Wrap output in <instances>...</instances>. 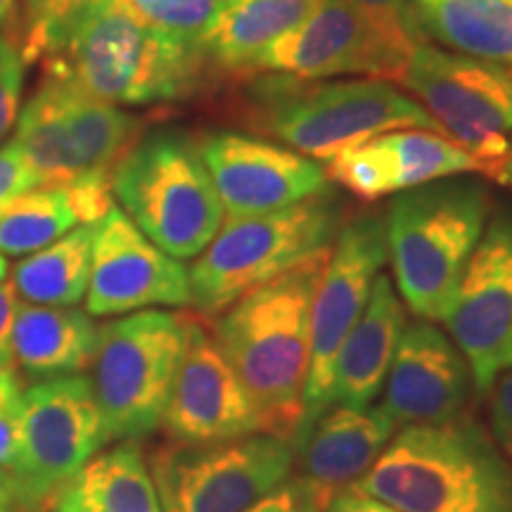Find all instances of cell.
<instances>
[{
	"label": "cell",
	"instance_id": "d4e9b609",
	"mask_svg": "<svg viewBox=\"0 0 512 512\" xmlns=\"http://www.w3.org/2000/svg\"><path fill=\"white\" fill-rule=\"evenodd\" d=\"M418 43L512 69V0H406Z\"/></svg>",
	"mask_w": 512,
	"mask_h": 512
},
{
	"label": "cell",
	"instance_id": "1f68e13d",
	"mask_svg": "<svg viewBox=\"0 0 512 512\" xmlns=\"http://www.w3.org/2000/svg\"><path fill=\"white\" fill-rule=\"evenodd\" d=\"M347 3L373 19L377 27L387 31L394 41L411 48L418 46V36L413 31L406 0H347Z\"/></svg>",
	"mask_w": 512,
	"mask_h": 512
},
{
	"label": "cell",
	"instance_id": "4fadbf2b",
	"mask_svg": "<svg viewBox=\"0 0 512 512\" xmlns=\"http://www.w3.org/2000/svg\"><path fill=\"white\" fill-rule=\"evenodd\" d=\"M384 264H387L384 216L358 214L342 223L313 297L311 368L306 380L302 420L292 444L325 411V396H328L337 351L366 311L375 278L382 273Z\"/></svg>",
	"mask_w": 512,
	"mask_h": 512
},
{
	"label": "cell",
	"instance_id": "f1b7e54d",
	"mask_svg": "<svg viewBox=\"0 0 512 512\" xmlns=\"http://www.w3.org/2000/svg\"><path fill=\"white\" fill-rule=\"evenodd\" d=\"M223 5L226 0H162L138 17L171 41L200 50L202 36L207 34Z\"/></svg>",
	"mask_w": 512,
	"mask_h": 512
},
{
	"label": "cell",
	"instance_id": "b9f144b4",
	"mask_svg": "<svg viewBox=\"0 0 512 512\" xmlns=\"http://www.w3.org/2000/svg\"><path fill=\"white\" fill-rule=\"evenodd\" d=\"M8 508H15V503H12L8 486H5L3 482H0V512L8 510Z\"/></svg>",
	"mask_w": 512,
	"mask_h": 512
},
{
	"label": "cell",
	"instance_id": "f546056e",
	"mask_svg": "<svg viewBox=\"0 0 512 512\" xmlns=\"http://www.w3.org/2000/svg\"><path fill=\"white\" fill-rule=\"evenodd\" d=\"M24 411V384L17 368L0 370V482L5 484L17 456Z\"/></svg>",
	"mask_w": 512,
	"mask_h": 512
},
{
	"label": "cell",
	"instance_id": "44dd1931",
	"mask_svg": "<svg viewBox=\"0 0 512 512\" xmlns=\"http://www.w3.org/2000/svg\"><path fill=\"white\" fill-rule=\"evenodd\" d=\"M399 425L380 406H332L294 441L297 479L323 498L347 491L377 463Z\"/></svg>",
	"mask_w": 512,
	"mask_h": 512
},
{
	"label": "cell",
	"instance_id": "74e56055",
	"mask_svg": "<svg viewBox=\"0 0 512 512\" xmlns=\"http://www.w3.org/2000/svg\"><path fill=\"white\" fill-rule=\"evenodd\" d=\"M27 34V19H24V12L17 0H0V38L22 55Z\"/></svg>",
	"mask_w": 512,
	"mask_h": 512
},
{
	"label": "cell",
	"instance_id": "603a6c76",
	"mask_svg": "<svg viewBox=\"0 0 512 512\" xmlns=\"http://www.w3.org/2000/svg\"><path fill=\"white\" fill-rule=\"evenodd\" d=\"M98 330L91 313L74 306L17 304L10 335L15 368L34 380L83 373L93 363Z\"/></svg>",
	"mask_w": 512,
	"mask_h": 512
},
{
	"label": "cell",
	"instance_id": "ac0fdd59",
	"mask_svg": "<svg viewBox=\"0 0 512 512\" xmlns=\"http://www.w3.org/2000/svg\"><path fill=\"white\" fill-rule=\"evenodd\" d=\"M185 304H190L188 268L147 240L124 211L112 207L95 230L86 311L102 318Z\"/></svg>",
	"mask_w": 512,
	"mask_h": 512
},
{
	"label": "cell",
	"instance_id": "ee69618b",
	"mask_svg": "<svg viewBox=\"0 0 512 512\" xmlns=\"http://www.w3.org/2000/svg\"><path fill=\"white\" fill-rule=\"evenodd\" d=\"M3 512H29V510H22V508H8V510H3Z\"/></svg>",
	"mask_w": 512,
	"mask_h": 512
},
{
	"label": "cell",
	"instance_id": "7bdbcfd3",
	"mask_svg": "<svg viewBox=\"0 0 512 512\" xmlns=\"http://www.w3.org/2000/svg\"><path fill=\"white\" fill-rule=\"evenodd\" d=\"M5 275H8V261H5V256L0 254V280H5Z\"/></svg>",
	"mask_w": 512,
	"mask_h": 512
},
{
	"label": "cell",
	"instance_id": "2e32d148",
	"mask_svg": "<svg viewBox=\"0 0 512 512\" xmlns=\"http://www.w3.org/2000/svg\"><path fill=\"white\" fill-rule=\"evenodd\" d=\"M195 145L226 216L268 214L330 192L323 162L266 140L209 133Z\"/></svg>",
	"mask_w": 512,
	"mask_h": 512
},
{
	"label": "cell",
	"instance_id": "3957f363",
	"mask_svg": "<svg viewBox=\"0 0 512 512\" xmlns=\"http://www.w3.org/2000/svg\"><path fill=\"white\" fill-rule=\"evenodd\" d=\"M347 491L396 512H512V463L470 415L401 427Z\"/></svg>",
	"mask_w": 512,
	"mask_h": 512
},
{
	"label": "cell",
	"instance_id": "f35d334b",
	"mask_svg": "<svg viewBox=\"0 0 512 512\" xmlns=\"http://www.w3.org/2000/svg\"><path fill=\"white\" fill-rule=\"evenodd\" d=\"M325 512H396L389 505H384L375 498L354 494V491H342V494L332 496Z\"/></svg>",
	"mask_w": 512,
	"mask_h": 512
},
{
	"label": "cell",
	"instance_id": "6da1fadb",
	"mask_svg": "<svg viewBox=\"0 0 512 512\" xmlns=\"http://www.w3.org/2000/svg\"><path fill=\"white\" fill-rule=\"evenodd\" d=\"M43 64V79L67 81L112 105H152L195 91L207 64L119 0H74L36 38L27 64Z\"/></svg>",
	"mask_w": 512,
	"mask_h": 512
},
{
	"label": "cell",
	"instance_id": "484cf974",
	"mask_svg": "<svg viewBox=\"0 0 512 512\" xmlns=\"http://www.w3.org/2000/svg\"><path fill=\"white\" fill-rule=\"evenodd\" d=\"M43 512H162L140 441H117L93 456Z\"/></svg>",
	"mask_w": 512,
	"mask_h": 512
},
{
	"label": "cell",
	"instance_id": "836d02e7",
	"mask_svg": "<svg viewBox=\"0 0 512 512\" xmlns=\"http://www.w3.org/2000/svg\"><path fill=\"white\" fill-rule=\"evenodd\" d=\"M325 508H328V503L316 491H311L297 477H290L280 489L261 498L245 512H325Z\"/></svg>",
	"mask_w": 512,
	"mask_h": 512
},
{
	"label": "cell",
	"instance_id": "e575fe53",
	"mask_svg": "<svg viewBox=\"0 0 512 512\" xmlns=\"http://www.w3.org/2000/svg\"><path fill=\"white\" fill-rule=\"evenodd\" d=\"M489 427L491 439L512 463V368L505 370L491 387Z\"/></svg>",
	"mask_w": 512,
	"mask_h": 512
},
{
	"label": "cell",
	"instance_id": "5bb4252c",
	"mask_svg": "<svg viewBox=\"0 0 512 512\" xmlns=\"http://www.w3.org/2000/svg\"><path fill=\"white\" fill-rule=\"evenodd\" d=\"M477 394L512 368V209H496L439 316Z\"/></svg>",
	"mask_w": 512,
	"mask_h": 512
},
{
	"label": "cell",
	"instance_id": "d6a6232c",
	"mask_svg": "<svg viewBox=\"0 0 512 512\" xmlns=\"http://www.w3.org/2000/svg\"><path fill=\"white\" fill-rule=\"evenodd\" d=\"M34 188H43V176L10 140L0 147V204Z\"/></svg>",
	"mask_w": 512,
	"mask_h": 512
},
{
	"label": "cell",
	"instance_id": "277c9868",
	"mask_svg": "<svg viewBox=\"0 0 512 512\" xmlns=\"http://www.w3.org/2000/svg\"><path fill=\"white\" fill-rule=\"evenodd\" d=\"M247 119L261 136L316 162L399 128L444 133L413 95L384 79L325 83L271 74L247 88Z\"/></svg>",
	"mask_w": 512,
	"mask_h": 512
},
{
	"label": "cell",
	"instance_id": "8d00e7d4",
	"mask_svg": "<svg viewBox=\"0 0 512 512\" xmlns=\"http://www.w3.org/2000/svg\"><path fill=\"white\" fill-rule=\"evenodd\" d=\"M17 292L12 283L0 280V370L15 368V358H12V320L17 311Z\"/></svg>",
	"mask_w": 512,
	"mask_h": 512
},
{
	"label": "cell",
	"instance_id": "d6986e66",
	"mask_svg": "<svg viewBox=\"0 0 512 512\" xmlns=\"http://www.w3.org/2000/svg\"><path fill=\"white\" fill-rule=\"evenodd\" d=\"M382 389V408L399 427L437 425L465 413L475 382L453 339L418 320L403 330Z\"/></svg>",
	"mask_w": 512,
	"mask_h": 512
},
{
	"label": "cell",
	"instance_id": "7a4b0ae2",
	"mask_svg": "<svg viewBox=\"0 0 512 512\" xmlns=\"http://www.w3.org/2000/svg\"><path fill=\"white\" fill-rule=\"evenodd\" d=\"M330 247L247 292L216 323V344L252 394L266 432L275 437L294 439L302 420L311 368L313 297Z\"/></svg>",
	"mask_w": 512,
	"mask_h": 512
},
{
	"label": "cell",
	"instance_id": "ba28073f",
	"mask_svg": "<svg viewBox=\"0 0 512 512\" xmlns=\"http://www.w3.org/2000/svg\"><path fill=\"white\" fill-rule=\"evenodd\" d=\"M190 323L192 313L147 309L100 325L91 384L105 444L162 427Z\"/></svg>",
	"mask_w": 512,
	"mask_h": 512
},
{
	"label": "cell",
	"instance_id": "4dcf8cb0",
	"mask_svg": "<svg viewBox=\"0 0 512 512\" xmlns=\"http://www.w3.org/2000/svg\"><path fill=\"white\" fill-rule=\"evenodd\" d=\"M24 69L27 62L22 60V55L0 38V140L17 124Z\"/></svg>",
	"mask_w": 512,
	"mask_h": 512
},
{
	"label": "cell",
	"instance_id": "7c38bea8",
	"mask_svg": "<svg viewBox=\"0 0 512 512\" xmlns=\"http://www.w3.org/2000/svg\"><path fill=\"white\" fill-rule=\"evenodd\" d=\"M105 446L93 384L83 373L24 389L17 456L5 486L15 508L43 512L57 491Z\"/></svg>",
	"mask_w": 512,
	"mask_h": 512
},
{
	"label": "cell",
	"instance_id": "60d3db41",
	"mask_svg": "<svg viewBox=\"0 0 512 512\" xmlns=\"http://www.w3.org/2000/svg\"><path fill=\"white\" fill-rule=\"evenodd\" d=\"M119 3H124L126 8H131L136 15H143L145 10H150L152 5L162 3V0H119Z\"/></svg>",
	"mask_w": 512,
	"mask_h": 512
},
{
	"label": "cell",
	"instance_id": "83f0119b",
	"mask_svg": "<svg viewBox=\"0 0 512 512\" xmlns=\"http://www.w3.org/2000/svg\"><path fill=\"white\" fill-rule=\"evenodd\" d=\"M81 226L67 188H34L0 204V254L24 256Z\"/></svg>",
	"mask_w": 512,
	"mask_h": 512
},
{
	"label": "cell",
	"instance_id": "cb8c5ba5",
	"mask_svg": "<svg viewBox=\"0 0 512 512\" xmlns=\"http://www.w3.org/2000/svg\"><path fill=\"white\" fill-rule=\"evenodd\" d=\"M320 3L323 0H226L200 41L204 64L228 74H252L259 57L309 19Z\"/></svg>",
	"mask_w": 512,
	"mask_h": 512
},
{
	"label": "cell",
	"instance_id": "e0dca14e",
	"mask_svg": "<svg viewBox=\"0 0 512 512\" xmlns=\"http://www.w3.org/2000/svg\"><path fill=\"white\" fill-rule=\"evenodd\" d=\"M162 427L171 441L181 444H209L266 432L252 394L230 368L214 335L195 316Z\"/></svg>",
	"mask_w": 512,
	"mask_h": 512
},
{
	"label": "cell",
	"instance_id": "5b68a950",
	"mask_svg": "<svg viewBox=\"0 0 512 512\" xmlns=\"http://www.w3.org/2000/svg\"><path fill=\"white\" fill-rule=\"evenodd\" d=\"M491 216L477 178H441L396 192L384 214L396 292L420 320H439Z\"/></svg>",
	"mask_w": 512,
	"mask_h": 512
},
{
	"label": "cell",
	"instance_id": "52a82bcc",
	"mask_svg": "<svg viewBox=\"0 0 512 512\" xmlns=\"http://www.w3.org/2000/svg\"><path fill=\"white\" fill-rule=\"evenodd\" d=\"M339 228L342 207L330 192L268 214L226 216L190 266V304L207 318L221 316L247 292L330 247Z\"/></svg>",
	"mask_w": 512,
	"mask_h": 512
},
{
	"label": "cell",
	"instance_id": "7402d4cb",
	"mask_svg": "<svg viewBox=\"0 0 512 512\" xmlns=\"http://www.w3.org/2000/svg\"><path fill=\"white\" fill-rule=\"evenodd\" d=\"M406 325V309L399 292L392 278L380 273L375 278L366 311L337 351L328 396H325V411L332 406H373L387 380Z\"/></svg>",
	"mask_w": 512,
	"mask_h": 512
},
{
	"label": "cell",
	"instance_id": "9a60e30c",
	"mask_svg": "<svg viewBox=\"0 0 512 512\" xmlns=\"http://www.w3.org/2000/svg\"><path fill=\"white\" fill-rule=\"evenodd\" d=\"M413 48L394 41L347 0H323L309 19L275 41L252 74L323 81L342 74L399 83Z\"/></svg>",
	"mask_w": 512,
	"mask_h": 512
},
{
	"label": "cell",
	"instance_id": "8992f818",
	"mask_svg": "<svg viewBox=\"0 0 512 512\" xmlns=\"http://www.w3.org/2000/svg\"><path fill=\"white\" fill-rule=\"evenodd\" d=\"M112 197L147 240L178 261L200 256L226 219L195 140L176 131L152 133L119 159Z\"/></svg>",
	"mask_w": 512,
	"mask_h": 512
},
{
	"label": "cell",
	"instance_id": "4316f807",
	"mask_svg": "<svg viewBox=\"0 0 512 512\" xmlns=\"http://www.w3.org/2000/svg\"><path fill=\"white\" fill-rule=\"evenodd\" d=\"M95 230L98 223L76 226L53 245L19 261L10 280L19 299L41 306L79 304L91 280Z\"/></svg>",
	"mask_w": 512,
	"mask_h": 512
},
{
	"label": "cell",
	"instance_id": "d590c367",
	"mask_svg": "<svg viewBox=\"0 0 512 512\" xmlns=\"http://www.w3.org/2000/svg\"><path fill=\"white\" fill-rule=\"evenodd\" d=\"M74 5V0H24V19H27V43H24L22 50V60L27 57L29 48L34 46V41L38 36L46 31L55 19H60L64 12Z\"/></svg>",
	"mask_w": 512,
	"mask_h": 512
},
{
	"label": "cell",
	"instance_id": "ab89813d",
	"mask_svg": "<svg viewBox=\"0 0 512 512\" xmlns=\"http://www.w3.org/2000/svg\"><path fill=\"white\" fill-rule=\"evenodd\" d=\"M496 181L503 183V185H510V188H512V138H510V152H508V157H505L501 171H498Z\"/></svg>",
	"mask_w": 512,
	"mask_h": 512
},
{
	"label": "cell",
	"instance_id": "8fae6325",
	"mask_svg": "<svg viewBox=\"0 0 512 512\" xmlns=\"http://www.w3.org/2000/svg\"><path fill=\"white\" fill-rule=\"evenodd\" d=\"M399 83L496 181L510 152L512 69L418 43Z\"/></svg>",
	"mask_w": 512,
	"mask_h": 512
},
{
	"label": "cell",
	"instance_id": "30bf717a",
	"mask_svg": "<svg viewBox=\"0 0 512 512\" xmlns=\"http://www.w3.org/2000/svg\"><path fill=\"white\" fill-rule=\"evenodd\" d=\"M140 128L143 121L119 105L67 81L43 79L19 112L12 143L43 176V188H64L76 178L112 174L138 143Z\"/></svg>",
	"mask_w": 512,
	"mask_h": 512
},
{
	"label": "cell",
	"instance_id": "9c48e42d",
	"mask_svg": "<svg viewBox=\"0 0 512 512\" xmlns=\"http://www.w3.org/2000/svg\"><path fill=\"white\" fill-rule=\"evenodd\" d=\"M292 439L268 432L181 444L166 441L147 458L162 512H245L294 472Z\"/></svg>",
	"mask_w": 512,
	"mask_h": 512
},
{
	"label": "cell",
	"instance_id": "ffe728a7",
	"mask_svg": "<svg viewBox=\"0 0 512 512\" xmlns=\"http://www.w3.org/2000/svg\"><path fill=\"white\" fill-rule=\"evenodd\" d=\"M330 181L361 200H380L418 185L479 171L465 147L444 133L399 128L358 143L323 162Z\"/></svg>",
	"mask_w": 512,
	"mask_h": 512
}]
</instances>
